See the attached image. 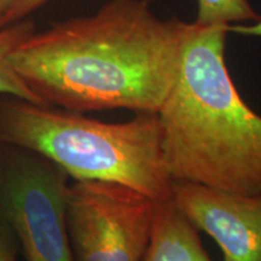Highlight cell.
<instances>
[{"label":"cell","instance_id":"cell-5","mask_svg":"<svg viewBox=\"0 0 261 261\" xmlns=\"http://www.w3.org/2000/svg\"><path fill=\"white\" fill-rule=\"evenodd\" d=\"M155 205L126 185L74 180L67 204L73 261H144Z\"/></svg>","mask_w":261,"mask_h":261},{"label":"cell","instance_id":"cell-13","mask_svg":"<svg viewBox=\"0 0 261 261\" xmlns=\"http://www.w3.org/2000/svg\"><path fill=\"white\" fill-rule=\"evenodd\" d=\"M14 2L15 0H0V22H2V19L4 18L5 14L8 12L10 6L12 5V3Z\"/></svg>","mask_w":261,"mask_h":261},{"label":"cell","instance_id":"cell-6","mask_svg":"<svg viewBox=\"0 0 261 261\" xmlns=\"http://www.w3.org/2000/svg\"><path fill=\"white\" fill-rule=\"evenodd\" d=\"M171 200L198 231L217 242L223 261H261V194L173 180Z\"/></svg>","mask_w":261,"mask_h":261},{"label":"cell","instance_id":"cell-8","mask_svg":"<svg viewBox=\"0 0 261 261\" xmlns=\"http://www.w3.org/2000/svg\"><path fill=\"white\" fill-rule=\"evenodd\" d=\"M34 33V22L25 18L0 28V94L45 106L42 100L28 89L10 61L12 52Z\"/></svg>","mask_w":261,"mask_h":261},{"label":"cell","instance_id":"cell-12","mask_svg":"<svg viewBox=\"0 0 261 261\" xmlns=\"http://www.w3.org/2000/svg\"><path fill=\"white\" fill-rule=\"evenodd\" d=\"M236 33L246 37H259L261 38V21L252 24H236L228 27V33Z\"/></svg>","mask_w":261,"mask_h":261},{"label":"cell","instance_id":"cell-2","mask_svg":"<svg viewBox=\"0 0 261 261\" xmlns=\"http://www.w3.org/2000/svg\"><path fill=\"white\" fill-rule=\"evenodd\" d=\"M228 27L187 23L174 83L158 112L173 180L261 194V116L238 92L225 61Z\"/></svg>","mask_w":261,"mask_h":261},{"label":"cell","instance_id":"cell-3","mask_svg":"<svg viewBox=\"0 0 261 261\" xmlns=\"http://www.w3.org/2000/svg\"><path fill=\"white\" fill-rule=\"evenodd\" d=\"M0 144L45 156L74 180L126 185L155 202L172 196L158 113L112 123L10 97L0 102Z\"/></svg>","mask_w":261,"mask_h":261},{"label":"cell","instance_id":"cell-10","mask_svg":"<svg viewBox=\"0 0 261 261\" xmlns=\"http://www.w3.org/2000/svg\"><path fill=\"white\" fill-rule=\"evenodd\" d=\"M48 2L51 0H15L0 22V28L22 21L38 9H40L41 6L47 4Z\"/></svg>","mask_w":261,"mask_h":261},{"label":"cell","instance_id":"cell-4","mask_svg":"<svg viewBox=\"0 0 261 261\" xmlns=\"http://www.w3.org/2000/svg\"><path fill=\"white\" fill-rule=\"evenodd\" d=\"M3 145L0 220L25 261H73L67 227L69 175L45 156Z\"/></svg>","mask_w":261,"mask_h":261},{"label":"cell","instance_id":"cell-7","mask_svg":"<svg viewBox=\"0 0 261 261\" xmlns=\"http://www.w3.org/2000/svg\"><path fill=\"white\" fill-rule=\"evenodd\" d=\"M144 261H212L202 246L198 230L171 198L156 202Z\"/></svg>","mask_w":261,"mask_h":261},{"label":"cell","instance_id":"cell-9","mask_svg":"<svg viewBox=\"0 0 261 261\" xmlns=\"http://www.w3.org/2000/svg\"><path fill=\"white\" fill-rule=\"evenodd\" d=\"M261 21L249 0H197L195 24L201 27H230L232 23Z\"/></svg>","mask_w":261,"mask_h":261},{"label":"cell","instance_id":"cell-1","mask_svg":"<svg viewBox=\"0 0 261 261\" xmlns=\"http://www.w3.org/2000/svg\"><path fill=\"white\" fill-rule=\"evenodd\" d=\"M150 0H110L96 14L34 33L10 61L47 107L75 113H158L177 75L187 22Z\"/></svg>","mask_w":261,"mask_h":261},{"label":"cell","instance_id":"cell-11","mask_svg":"<svg viewBox=\"0 0 261 261\" xmlns=\"http://www.w3.org/2000/svg\"><path fill=\"white\" fill-rule=\"evenodd\" d=\"M18 248L14 234L0 220V261H18Z\"/></svg>","mask_w":261,"mask_h":261}]
</instances>
